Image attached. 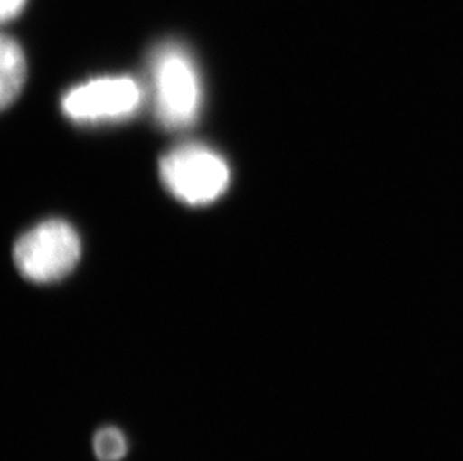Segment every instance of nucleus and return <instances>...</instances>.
I'll list each match as a JSON object with an SVG mask.
<instances>
[{"label": "nucleus", "instance_id": "4", "mask_svg": "<svg viewBox=\"0 0 463 461\" xmlns=\"http://www.w3.org/2000/svg\"><path fill=\"white\" fill-rule=\"evenodd\" d=\"M141 100L143 90L131 77H101L71 89L61 109L74 122L97 125L131 118Z\"/></svg>", "mask_w": 463, "mask_h": 461}, {"label": "nucleus", "instance_id": "7", "mask_svg": "<svg viewBox=\"0 0 463 461\" xmlns=\"http://www.w3.org/2000/svg\"><path fill=\"white\" fill-rule=\"evenodd\" d=\"M26 4V0H2V20L8 22L13 18L17 17L18 14L22 13L23 6Z\"/></svg>", "mask_w": 463, "mask_h": 461}, {"label": "nucleus", "instance_id": "3", "mask_svg": "<svg viewBox=\"0 0 463 461\" xmlns=\"http://www.w3.org/2000/svg\"><path fill=\"white\" fill-rule=\"evenodd\" d=\"M81 255L80 237L70 223L52 219L18 239L14 261L24 278L52 283L74 270Z\"/></svg>", "mask_w": 463, "mask_h": 461}, {"label": "nucleus", "instance_id": "6", "mask_svg": "<svg viewBox=\"0 0 463 461\" xmlns=\"http://www.w3.org/2000/svg\"><path fill=\"white\" fill-rule=\"evenodd\" d=\"M93 449L101 461L122 460L128 451L127 439L118 428L105 427L93 437Z\"/></svg>", "mask_w": 463, "mask_h": 461}, {"label": "nucleus", "instance_id": "1", "mask_svg": "<svg viewBox=\"0 0 463 461\" xmlns=\"http://www.w3.org/2000/svg\"><path fill=\"white\" fill-rule=\"evenodd\" d=\"M149 74L159 125L170 131L191 127L203 105L202 79L191 52L175 41L162 42L150 54Z\"/></svg>", "mask_w": 463, "mask_h": 461}, {"label": "nucleus", "instance_id": "2", "mask_svg": "<svg viewBox=\"0 0 463 461\" xmlns=\"http://www.w3.org/2000/svg\"><path fill=\"white\" fill-rule=\"evenodd\" d=\"M166 189L184 204L207 205L230 184V166L221 155L202 144H184L159 162Z\"/></svg>", "mask_w": 463, "mask_h": 461}, {"label": "nucleus", "instance_id": "5", "mask_svg": "<svg viewBox=\"0 0 463 461\" xmlns=\"http://www.w3.org/2000/svg\"><path fill=\"white\" fill-rule=\"evenodd\" d=\"M0 102L8 108L17 99L26 80V59L22 47L9 36H4L0 44Z\"/></svg>", "mask_w": 463, "mask_h": 461}]
</instances>
